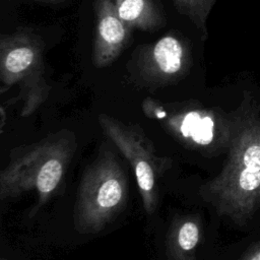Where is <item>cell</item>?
<instances>
[{"label":"cell","instance_id":"30bf717a","mask_svg":"<svg viewBox=\"0 0 260 260\" xmlns=\"http://www.w3.org/2000/svg\"><path fill=\"white\" fill-rule=\"evenodd\" d=\"M199 240L198 226L192 221H186L179 230L178 233V244L185 250L193 249Z\"/></svg>","mask_w":260,"mask_h":260},{"label":"cell","instance_id":"3957f363","mask_svg":"<svg viewBox=\"0 0 260 260\" xmlns=\"http://www.w3.org/2000/svg\"><path fill=\"white\" fill-rule=\"evenodd\" d=\"M43 42L32 32L21 30L3 35L0 40V78L2 89L26 82L42 92L44 69Z\"/></svg>","mask_w":260,"mask_h":260},{"label":"cell","instance_id":"277c9868","mask_svg":"<svg viewBox=\"0 0 260 260\" xmlns=\"http://www.w3.org/2000/svg\"><path fill=\"white\" fill-rule=\"evenodd\" d=\"M99 120L105 133L130 160L141 192L144 208L151 213L155 208L156 202L154 186L158 159L154 156L153 151L147 147L146 142L134 130L108 115H101Z\"/></svg>","mask_w":260,"mask_h":260},{"label":"cell","instance_id":"5b68a950","mask_svg":"<svg viewBox=\"0 0 260 260\" xmlns=\"http://www.w3.org/2000/svg\"><path fill=\"white\" fill-rule=\"evenodd\" d=\"M131 29L120 17L115 0H95L93 65L103 68L112 64L128 43Z\"/></svg>","mask_w":260,"mask_h":260},{"label":"cell","instance_id":"8fae6325","mask_svg":"<svg viewBox=\"0 0 260 260\" xmlns=\"http://www.w3.org/2000/svg\"><path fill=\"white\" fill-rule=\"evenodd\" d=\"M239 184L241 188L246 191L256 189L260 184V171H252L246 168L240 175Z\"/></svg>","mask_w":260,"mask_h":260},{"label":"cell","instance_id":"52a82bcc","mask_svg":"<svg viewBox=\"0 0 260 260\" xmlns=\"http://www.w3.org/2000/svg\"><path fill=\"white\" fill-rule=\"evenodd\" d=\"M115 4L120 17L131 28L152 30L166 22L154 0H115Z\"/></svg>","mask_w":260,"mask_h":260},{"label":"cell","instance_id":"4fadbf2b","mask_svg":"<svg viewBox=\"0 0 260 260\" xmlns=\"http://www.w3.org/2000/svg\"><path fill=\"white\" fill-rule=\"evenodd\" d=\"M31 1L43 2V3H48V4H61V3H64L66 0H31Z\"/></svg>","mask_w":260,"mask_h":260},{"label":"cell","instance_id":"5bb4252c","mask_svg":"<svg viewBox=\"0 0 260 260\" xmlns=\"http://www.w3.org/2000/svg\"><path fill=\"white\" fill-rule=\"evenodd\" d=\"M251 260H260V253H259V254H257L256 256H254Z\"/></svg>","mask_w":260,"mask_h":260},{"label":"cell","instance_id":"7c38bea8","mask_svg":"<svg viewBox=\"0 0 260 260\" xmlns=\"http://www.w3.org/2000/svg\"><path fill=\"white\" fill-rule=\"evenodd\" d=\"M244 164L247 169L260 171V146H250L244 153Z\"/></svg>","mask_w":260,"mask_h":260},{"label":"cell","instance_id":"9c48e42d","mask_svg":"<svg viewBox=\"0 0 260 260\" xmlns=\"http://www.w3.org/2000/svg\"><path fill=\"white\" fill-rule=\"evenodd\" d=\"M178 11L187 16L196 27L203 34L207 35L206 20L216 0H173Z\"/></svg>","mask_w":260,"mask_h":260},{"label":"cell","instance_id":"7a4b0ae2","mask_svg":"<svg viewBox=\"0 0 260 260\" xmlns=\"http://www.w3.org/2000/svg\"><path fill=\"white\" fill-rule=\"evenodd\" d=\"M66 158L67 149L50 139L17 152L1 172V199L35 190L40 200H46L60 183Z\"/></svg>","mask_w":260,"mask_h":260},{"label":"cell","instance_id":"6da1fadb","mask_svg":"<svg viewBox=\"0 0 260 260\" xmlns=\"http://www.w3.org/2000/svg\"><path fill=\"white\" fill-rule=\"evenodd\" d=\"M127 183L116 156L104 152L88 168L81 181L75 208V223L80 233H95L121 209Z\"/></svg>","mask_w":260,"mask_h":260},{"label":"cell","instance_id":"ba28073f","mask_svg":"<svg viewBox=\"0 0 260 260\" xmlns=\"http://www.w3.org/2000/svg\"><path fill=\"white\" fill-rule=\"evenodd\" d=\"M180 121L178 127L182 136L191 138L199 144H207L213 137V121L209 116H202L199 112L190 111L183 116L175 118Z\"/></svg>","mask_w":260,"mask_h":260},{"label":"cell","instance_id":"8992f818","mask_svg":"<svg viewBox=\"0 0 260 260\" xmlns=\"http://www.w3.org/2000/svg\"><path fill=\"white\" fill-rule=\"evenodd\" d=\"M190 54L187 46L175 36H165L140 56L139 71L146 80L158 83L178 79L187 72Z\"/></svg>","mask_w":260,"mask_h":260}]
</instances>
